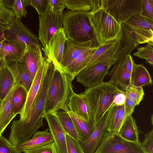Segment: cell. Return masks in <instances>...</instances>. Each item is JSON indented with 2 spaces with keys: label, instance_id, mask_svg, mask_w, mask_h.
Listing matches in <instances>:
<instances>
[{
  "label": "cell",
  "instance_id": "obj_48",
  "mask_svg": "<svg viewBox=\"0 0 153 153\" xmlns=\"http://www.w3.org/2000/svg\"><path fill=\"white\" fill-rule=\"evenodd\" d=\"M21 1L25 7H27L30 5L29 0H21Z\"/></svg>",
  "mask_w": 153,
  "mask_h": 153
},
{
  "label": "cell",
  "instance_id": "obj_8",
  "mask_svg": "<svg viewBox=\"0 0 153 153\" xmlns=\"http://www.w3.org/2000/svg\"><path fill=\"white\" fill-rule=\"evenodd\" d=\"M139 44L148 43L153 45V20L140 13L131 17L121 25Z\"/></svg>",
  "mask_w": 153,
  "mask_h": 153
},
{
  "label": "cell",
  "instance_id": "obj_43",
  "mask_svg": "<svg viewBox=\"0 0 153 153\" xmlns=\"http://www.w3.org/2000/svg\"><path fill=\"white\" fill-rule=\"evenodd\" d=\"M49 11L54 13L63 12L66 7L63 0H49Z\"/></svg>",
  "mask_w": 153,
  "mask_h": 153
},
{
  "label": "cell",
  "instance_id": "obj_46",
  "mask_svg": "<svg viewBox=\"0 0 153 153\" xmlns=\"http://www.w3.org/2000/svg\"><path fill=\"white\" fill-rule=\"evenodd\" d=\"M126 98L125 92L120 93L117 97L113 104L122 105L125 103Z\"/></svg>",
  "mask_w": 153,
  "mask_h": 153
},
{
  "label": "cell",
  "instance_id": "obj_7",
  "mask_svg": "<svg viewBox=\"0 0 153 153\" xmlns=\"http://www.w3.org/2000/svg\"><path fill=\"white\" fill-rule=\"evenodd\" d=\"M94 153H146L140 142H132L118 133L107 132Z\"/></svg>",
  "mask_w": 153,
  "mask_h": 153
},
{
  "label": "cell",
  "instance_id": "obj_20",
  "mask_svg": "<svg viewBox=\"0 0 153 153\" xmlns=\"http://www.w3.org/2000/svg\"><path fill=\"white\" fill-rule=\"evenodd\" d=\"M54 142L53 136L48 129L36 132L32 137L26 141L16 146L19 153L26 150L38 147Z\"/></svg>",
  "mask_w": 153,
  "mask_h": 153
},
{
  "label": "cell",
  "instance_id": "obj_3",
  "mask_svg": "<svg viewBox=\"0 0 153 153\" xmlns=\"http://www.w3.org/2000/svg\"><path fill=\"white\" fill-rule=\"evenodd\" d=\"M74 79L64 70L55 68L47 93L45 114L56 113L60 109L67 111L74 93L72 82Z\"/></svg>",
  "mask_w": 153,
  "mask_h": 153
},
{
  "label": "cell",
  "instance_id": "obj_13",
  "mask_svg": "<svg viewBox=\"0 0 153 153\" xmlns=\"http://www.w3.org/2000/svg\"><path fill=\"white\" fill-rule=\"evenodd\" d=\"M109 69L106 65L98 64L84 69L76 77L78 82L85 87L90 88L103 82Z\"/></svg>",
  "mask_w": 153,
  "mask_h": 153
},
{
  "label": "cell",
  "instance_id": "obj_47",
  "mask_svg": "<svg viewBox=\"0 0 153 153\" xmlns=\"http://www.w3.org/2000/svg\"><path fill=\"white\" fill-rule=\"evenodd\" d=\"M1 1L6 7L9 9H12L14 0H1Z\"/></svg>",
  "mask_w": 153,
  "mask_h": 153
},
{
  "label": "cell",
  "instance_id": "obj_49",
  "mask_svg": "<svg viewBox=\"0 0 153 153\" xmlns=\"http://www.w3.org/2000/svg\"><path fill=\"white\" fill-rule=\"evenodd\" d=\"M4 63V59H0V70Z\"/></svg>",
  "mask_w": 153,
  "mask_h": 153
},
{
  "label": "cell",
  "instance_id": "obj_25",
  "mask_svg": "<svg viewBox=\"0 0 153 153\" xmlns=\"http://www.w3.org/2000/svg\"><path fill=\"white\" fill-rule=\"evenodd\" d=\"M99 47L98 45L91 48L73 61L64 70L74 79L76 75L85 68L89 60Z\"/></svg>",
  "mask_w": 153,
  "mask_h": 153
},
{
  "label": "cell",
  "instance_id": "obj_38",
  "mask_svg": "<svg viewBox=\"0 0 153 153\" xmlns=\"http://www.w3.org/2000/svg\"><path fill=\"white\" fill-rule=\"evenodd\" d=\"M68 153H84L79 142L66 134Z\"/></svg>",
  "mask_w": 153,
  "mask_h": 153
},
{
  "label": "cell",
  "instance_id": "obj_6",
  "mask_svg": "<svg viewBox=\"0 0 153 153\" xmlns=\"http://www.w3.org/2000/svg\"><path fill=\"white\" fill-rule=\"evenodd\" d=\"M91 7L106 11L121 25L133 15L140 13L142 0H90Z\"/></svg>",
  "mask_w": 153,
  "mask_h": 153
},
{
  "label": "cell",
  "instance_id": "obj_16",
  "mask_svg": "<svg viewBox=\"0 0 153 153\" xmlns=\"http://www.w3.org/2000/svg\"><path fill=\"white\" fill-rule=\"evenodd\" d=\"M4 60L5 65L13 75L16 84L24 88L28 93L33 80L27 68L25 57L21 62Z\"/></svg>",
  "mask_w": 153,
  "mask_h": 153
},
{
  "label": "cell",
  "instance_id": "obj_22",
  "mask_svg": "<svg viewBox=\"0 0 153 153\" xmlns=\"http://www.w3.org/2000/svg\"><path fill=\"white\" fill-rule=\"evenodd\" d=\"M68 107L69 111L83 119L94 128L90 122L87 100L82 92L80 94L74 93L70 99Z\"/></svg>",
  "mask_w": 153,
  "mask_h": 153
},
{
  "label": "cell",
  "instance_id": "obj_14",
  "mask_svg": "<svg viewBox=\"0 0 153 153\" xmlns=\"http://www.w3.org/2000/svg\"><path fill=\"white\" fill-rule=\"evenodd\" d=\"M108 117V111L96 124L89 137L78 142L84 153H94L99 146L107 132Z\"/></svg>",
  "mask_w": 153,
  "mask_h": 153
},
{
  "label": "cell",
  "instance_id": "obj_37",
  "mask_svg": "<svg viewBox=\"0 0 153 153\" xmlns=\"http://www.w3.org/2000/svg\"><path fill=\"white\" fill-rule=\"evenodd\" d=\"M24 153H58L54 142L24 151Z\"/></svg>",
  "mask_w": 153,
  "mask_h": 153
},
{
  "label": "cell",
  "instance_id": "obj_18",
  "mask_svg": "<svg viewBox=\"0 0 153 153\" xmlns=\"http://www.w3.org/2000/svg\"><path fill=\"white\" fill-rule=\"evenodd\" d=\"M126 56L117 62L107 74L109 77L108 81L124 92L128 86L131 84V74L127 70L125 65Z\"/></svg>",
  "mask_w": 153,
  "mask_h": 153
},
{
  "label": "cell",
  "instance_id": "obj_9",
  "mask_svg": "<svg viewBox=\"0 0 153 153\" xmlns=\"http://www.w3.org/2000/svg\"><path fill=\"white\" fill-rule=\"evenodd\" d=\"M4 39L25 44L32 48L38 46L41 49L43 48L38 37L17 18L16 17L10 27H4Z\"/></svg>",
  "mask_w": 153,
  "mask_h": 153
},
{
  "label": "cell",
  "instance_id": "obj_23",
  "mask_svg": "<svg viewBox=\"0 0 153 153\" xmlns=\"http://www.w3.org/2000/svg\"><path fill=\"white\" fill-rule=\"evenodd\" d=\"M16 84L5 98L1 101L0 108V133L2 134L14 118L11 109V99Z\"/></svg>",
  "mask_w": 153,
  "mask_h": 153
},
{
  "label": "cell",
  "instance_id": "obj_29",
  "mask_svg": "<svg viewBox=\"0 0 153 153\" xmlns=\"http://www.w3.org/2000/svg\"><path fill=\"white\" fill-rule=\"evenodd\" d=\"M56 114L66 134L79 142L80 139L77 131L68 112L58 111Z\"/></svg>",
  "mask_w": 153,
  "mask_h": 153
},
{
  "label": "cell",
  "instance_id": "obj_36",
  "mask_svg": "<svg viewBox=\"0 0 153 153\" xmlns=\"http://www.w3.org/2000/svg\"><path fill=\"white\" fill-rule=\"evenodd\" d=\"M29 5L35 9L39 15H43L49 11V0H29Z\"/></svg>",
  "mask_w": 153,
  "mask_h": 153
},
{
  "label": "cell",
  "instance_id": "obj_40",
  "mask_svg": "<svg viewBox=\"0 0 153 153\" xmlns=\"http://www.w3.org/2000/svg\"><path fill=\"white\" fill-rule=\"evenodd\" d=\"M140 13L143 16L153 20V0H142Z\"/></svg>",
  "mask_w": 153,
  "mask_h": 153
},
{
  "label": "cell",
  "instance_id": "obj_31",
  "mask_svg": "<svg viewBox=\"0 0 153 153\" xmlns=\"http://www.w3.org/2000/svg\"><path fill=\"white\" fill-rule=\"evenodd\" d=\"M124 105H117L113 104L109 108L108 110V132L118 133V124Z\"/></svg>",
  "mask_w": 153,
  "mask_h": 153
},
{
  "label": "cell",
  "instance_id": "obj_53",
  "mask_svg": "<svg viewBox=\"0 0 153 153\" xmlns=\"http://www.w3.org/2000/svg\"></svg>",
  "mask_w": 153,
  "mask_h": 153
},
{
  "label": "cell",
  "instance_id": "obj_21",
  "mask_svg": "<svg viewBox=\"0 0 153 153\" xmlns=\"http://www.w3.org/2000/svg\"><path fill=\"white\" fill-rule=\"evenodd\" d=\"M27 46V50L25 58L27 68L33 81L45 57L43 56L42 49L39 47L32 48Z\"/></svg>",
  "mask_w": 153,
  "mask_h": 153
},
{
  "label": "cell",
  "instance_id": "obj_30",
  "mask_svg": "<svg viewBox=\"0 0 153 153\" xmlns=\"http://www.w3.org/2000/svg\"><path fill=\"white\" fill-rule=\"evenodd\" d=\"M67 111L75 126L79 136V141H83L87 139L89 137L94 128L83 119L72 112L69 110Z\"/></svg>",
  "mask_w": 153,
  "mask_h": 153
},
{
  "label": "cell",
  "instance_id": "obj_2",
  "mask_svg": "<svg viewBox=\"0 0 153 153\" xmlns=\"http://www.w3.org/2000/svg\"><path fill=\"white\" fill-rule=\"evenodd\" d=\"M124 92L109 81L87 88L82 92L87 100L90 123L94 128L117 97Z\"/></svg>",
  "mask_w": 153,
  "mask_h": 153
},
{
  "label": "cell",
  "instance_id": "obj_52",
  "mask_svg": "<svg viewBox=\"0 0 153 153\" xmlns=\"http://www.w3.org/2000/svg\"><path fill=\"white\" fill-rule=\"evenodd\" d=\"M1 100H0V106H1ZM2 135H1V134L0 133V136Z\"/></svg>",
  "mask_w": 153,
  "mask_h": 153
},
{
  "label": "cell",
  "instance_id": "obj_39",
  "mask_svg": "<svg viewBox=\"0 0 153 153\" xmlns=\"http://www.w3.org/2000/svg\"><path fill=\"white\" fill-rule=\"evenodd\" d=\"M12 9L16 18L21 19L27 16V11L21 0H14Z\"/></svg>",
  "mask_w": 153,
  "mask_h": 153
},
{
  "label": "cell",
  "instance_id": "obj_11",
  "mask_svg": "<svg viewBox=\"0 0 153 153\" xmlns=\"http://www.w3.org/2000/svg\"><path fill=\"white\" fill-rule=\"evenodd\" d=\"M66 39L62 27L55 33L42 49L46 57L50 60L56 67L61 70H64L61 62Z\"/></svg>",
  "mask_w": 153,
  "mask_h": 153
},
{
  "label": "cell",
  "instance_id": "obj_24",
  "mask_svg": "<svg viewBox=\"0 0 153 153\" xmlns=\"http://www.w3.org/2000/svg\"><path fill=\"white\" fill-rule=\"evenodd\" d=\"M131 84L137 87L153 84L151 75L146 68L141 64L134 63L130 74Z\"/></svg>",
  "mask_w": 153,
  "mask_h": 153
},
{
  "label": "cell",
  "instance_id": "obj_10",
  "mask_svg": "<svg viewBox=\"0 0 153 153\" xmlns=\"http://www.w3.org/2000/svg\"><path fill=\"white\" fill-rule=\"evenodd\" d=\"M63 13L49 11L43 15H39L38 38L43 47L57 31L63 27Z\"/></svg>",
  "mask_w": 153,
  "mask_h": 153
},
{
  "label": "cell",
  "instance_id": "obj_44",
  "mask_svg": "<svg viewBox=\"0 0 153 153\" xmlns=\"http://www.w3.org/2000/svg\"><path fill=\"white\" fill-rule=\"evenodd\" d=\"M136 106L134 102L126 98L124 104L123 122L127 117L132 114Z\"/></svg>",
  "mask_w": 153,
  "mask_h": 153
},
{
  "label": "cell",
  "instance_id": "obj_19",
  "mask_svg": "<svg viewBox=\"0 0 153 153\" xmlns=\"http://www.w3.org/2000/svg\"><path fill=\"white\" fill-rule=\"evenodd\" d=\"M27 50L25 44L4 39L0 59L7 61H22Z\"/></svg>",
  "mask_w": 153,
  "mask_h": 153
},
{
  "label": "cell",
  "instance_id": "obj_17",
  "mask_svg": "<svg viewBox=\"0 0 153 153\" xmlns=\"http://www.w3.org/2000/svg\"><path fill=\"white\" fill-rule=\"evenodd\" d=\"M44 118L47 122L49 130L53 136L58 153H68L66 134L56 113L45 114Z\"/></svg>",
  "mask_w": 153,
  "mask_h": 153
},
{
  "label": "cell",
  "instance_id": "obj_45",
  "mask_svg": "<svg viewBox=\"0 0 153 153\" xmlns=\"http://www.w3.org/2000/svg\"><path fill=\"white\" fill-rule=\"evenodd\" d=\"M134 61L130 54L126 56L125 65L127 71L131 74Z\"/></svg>",
  "mask_w": 153,
  "mask_h": 153
},
{
  "label": "cell",
  "instance_id": "obj_33",
  "mask_svg": "<svg viewBox=\"0 0 153 153\" xmlns=\"http://www.w3.org/2000/svg\"><path fill=\"white\" fill-rule=\"evenodd\" d=\"M66 7L71 11H81L87 12L91 10L90 0H63Z\"/></svg>",
  "mask_w": 153,
  "mask_h": 153
},
{
  "label": "cell",
  "instance_id": "obj_28",
  "mask_svg": "<svg viewBox=\"0 0 153 153\" xmlns=\"http://www.w3.org/2000/svg\"><path fill=\"white\" fill-rule=\"evenodd\" d=\"M27 93L24 88L17 84L11 99L12 112L14 118L17 114H20L23 111L26 102Z\"/></svg>",
  "mask_w": 153,
  "mask_h": 153
},
{
  "label": "cell",
  "instance_id": "obj_34",
  "mask_svg": "<svg viewBox=\"0 0 153 153\" xmlns=\"http://www.w3.org/2000/svg\"><path fill=\"white\" fill-rule=\"evenodd\" d=\"M16 17L13 11L6 7L0 0V25L9 27L12 25Z\"/></svg>",
  "mask_w": 153,
  "mask_h": 153
},
{
  "label": "cell",
  "instance_id": "obj_41",
  "mask_svg": "<svg viewBox=\"0 0 153 153\" xmlns=\"http://www.w3.org/2000/svg\"><path fill=\"white\" fill-rule=\"evenodd\" d=\"M0 153H19L15 146L2 135L0 136Z\"/></svg>",
  "mask_w": 153,
  "mask_h": 153
},
{
  "label": "cell",
  "instance_id": "obj_51",
  "mask_svg": "<svg viewBox=\"0 0 153 153\" xmlns=\"http://www.w3.org/2000/svg\"><path fill=\"white\" fill-rule=\"evenodd\" d=\"M151 119L152 122V124L153 125V116L152 115V117H151Z\"/></svg>",
  "mask_w": 153,
  "mask_h": 153
},
{
  "label": "cell",
  "instance_id": "obj_1",
  "mask_svg": "<svg viewBox=\"0 0 153 153\" xmlns=\"http://www.w3.org/2000/svg\"><path fill=\"white\" fill-rule=\"evenodd\" d=\"M55 68L51 62L44 76L28 118L26 120H15L11 125L10 134L19 142L23 143L30 139L43 125L46 98Z\"/></svg>",
  "mask_w": 153,
  "mask_h": 153
},
{
  "label": "cell",
  "instance_id": "obj_42",
  "mask_svg": "<svg viewBox=\"0 0 153 153\" xmlns=\"http://www.w3.org/2000/svg\"><path fill=\"white\" fill-rule=\"evenodd\" d=\"M146 153H153V129L145 135V139L141 143Z\"/></svg>",
  "mask_w": 153,
  "mask_h": 153
},
{
  "label": "cell",
  "instance_id": "obj_35",
  "mask_svg": "<svg viewBox=\"0 0 153 153\" xmlns=\"http://www.w3.org/2000/svg\"><path fill=\"white\" fill-rule=\"evenodd\" d=\"M137 51L133 54L134 56L145 59L146 63L153 64V46L147 44L145 47H140L137 49Z\"/></svg>",
  "mask_w": 153,
  "mask_h": 153
},
{
  "label": "cell",
  "instance_id": "obj_4",
  "mask_svg": "<svg viewBox=\"0 0 153 153\" xmlns=\"http://www.w3.org/2000/svg\"><path fill=\"white\" fill-rule=\"evenodd\" d=\"M88 17L97 45L118 39L121 33V25L106 11L91 7Z\"/></svg>",
  "mask_w": 153,
  "mask_h": 153
},
{
  "label": "cell",
  "instance_id": "obj_12",
  "mask_svg": "<svg viewBox=\"0 0 153 153\" xmlns=\"http://www.w3.org/2000/svg\"><path fill=\"white\" fill-rule=\"evenodd\" d=\"M51 61L45 57L44 60L39 68L33 81L30 88L27 93L26 102L19 119L27 120L29 117L36 96L39 92L44 76Z\"/></svg>",
  "mask_w": 153,
  "mask_h": 153
},
{
  "label": "cell",
  "instance_id": "obj_15",
  "mask_svg": "<svg viewBox=\"0 0 153 153\" xmlns=\"http://www.w3.org/2000/svg\"><path fill=\"white\" fill-rule=\"evenodd\" d=\"M96 40L84 43H79L67 38L61 62L64 69L73 61L91 48L97 46Z\"/></svg>",
  "mask_w": 153,
  "mask_h": 153
},
{
  "label": "cell",
  "instance_id": "obj_5",
  "mask_svg": "<svg viewBox=\"0 0 153 153\" xmlns=\"http://www.w3.org/2000/svg\"><path fill=\"white\" fill-rule=\"evenodd\" d=\"M62 22L67 38L79 43L96 40L90 25L88 12L66 10L63 13Z\"/></svg>",
  "mask_w": 153,
  "mask_h": 153
},
{
  "label": "cell",
  "instance_id": "obj_27",
  "mask_svg": "<svg viewBox=\"0 0 153 153\" xmlns=\"http://www.w3.org/2000/svg\"><path fill=\"white\" fill-rule=\"evenodd\" d=\"M125 139L132 142H139V132L135 120L131 115L124 121L118 133Z\"/></svg>",
  "mask_w": 153,
  "mask_h": 153
},
{
  "label": "cell",
  "instance_id": "obj_26",
  "mask_svg": "<svg viewBox=\"0 0 153 153\" xmlns=\"http://www.w3.org/2000/svg\"><path fill=\"white\" fill-rule=\"evenodd\" d=\"M16 84L15 79L4 62L0 70V99L7 97Z\"/></svg>",
  "mask_w": 153,
  "mask_h": 153
},
{
  "label": "cell",
  "instance_id": "obj_32",
  "mask_svg": "<svg viewBox=\"0 0 153 153\" xmlns=\"http://www.w3.org/2000/svg\"><path fill=\"white\" fill-rule=\"evenodd\" d=\"M126 98L134 102L137 105H139L143 100L144 93L142 87H137L130 84L127 87L125 91Z\"/></svg>",
  "mask_w": 153,
  "mask_h": 153
},
{
  "label": "cell",
  "instance_id": "obj_50",
  "mask_svg": "<svg viewBox=\"0 0 153 153\" xmlns=\"http://www.w3.org/2000/svg\"><path fill=\"white\" fill-rule=\"evenodd\" d=\"M3 41L0 42V54L1 53V51L2 49L3 43Z\"/></svg>",
  "mask_w": 153,
  "mask_h": 153
}]
</instances>
